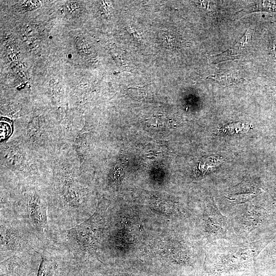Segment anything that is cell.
Segmentation results:
<instances>
[{"instance_id":"6da1fadb","label":"cell","mask_w":276,"mask_h":276,"mask_svg":"<svg viewBox=\"0 0 276 276\" xmlns=\"http://www.w3.org/2000/svg\"><path fill=\"white\" fill-rule=\"evenodd\" d=\"M109 203L100 202L87 219L72 227L51 231L47 247L61 257L72 271H87L102 263Z\"/></svg>"},{"instance_id":"7a4b0ae2","label":"cell","mask_w":276,"mask_h":276,"mask_svg":"<svg viewBox=\"0 0 276 276\" xmlns=\"http://www.w3.org/2000/svg\"><path fill=\"white\" fill-rule=\"evenodd\" d=\"M48 199L39 190L32 189L19 197L2 198L0 213L21 221L47 246L51 234Z\"/></svg>"},{"instance_id":"3957f363","label":"cell","mask_w":276,"mask_h":276,"mask_svg":"<svg viewBox=\"0 0 276 276\" xmlns=\"http://www.w3.org/2000/svg\"><path fill=\"white\" fill-rule=\"evenodd\" d=\"M1 261L25 252L41 253L46 247L21 221L0 213Z\"/></svg>"},{"instance_id":"277c9868","label":"cell","mask_w":276,"mask_h":276,"mask_svg":"<svg viewBox=\"0 0 276 276\" xmlns=\"http://www.w3.org/2000/svg\"><path fill=\"white\" fill-rule=\"evenodd\" d=\"M271 240L261 239L237 247L228 254L221 255L208 276H219L222 273L249 269L252 267L256 258Z\"/></svg>"},{"instance_id":"5b68a950","label":"cell","mask_w":276,"mask_h":276,"mask_svg":"<svg viewBox=\"0 0 276 276\" xmlns=\"http://www.w3.org/2000/svg\"><path fill=\"white\" fill-rule=\"evenodd\" d=\"M41 253H19L1 261V276H29L39 267Z\"/></svg>"},{"instance_id":"8992f818","label":"cell","mask_w":276,"mask_h":276,"mask_svg":"<svg viewBox=\"0 0 276 276\" xmlns=\"http://www.w3.org/2000/svg\"><path fill=\"white\" fill-rule=\"evenodd\" d=\"M71 268L59 255L46 246L41 254L36 276H70Z\"/></svg>"},{"instance_id":"52a82bcc","label":"cell","mask_w":276,"mask_h":276,"mask_svg":"<svg viewBox=\"0 0 276 276\" xmlns=\"http://www.w3.org/2000/svg\"><path fill=\"white\" fill-rule=\"evenodd\" d=\"M203 229L207 238L211 240L224 238L227 231L226 218L213 203L205 211Z\"/></svg>"},{"instance_id":"ba28073f","label":"cell","mask_w":276,"mask_h":276,"mask_svg":"<svg viewBox=\"0 0 276 276\" xmlns=\"http://www.w3.org/2000/svg\"><path fill=\"white\" fill-rule=\"evenodd\" d=\"M251 36L250 29H248L239 40L232 47L224 52L211 57V62L217 63L222 61L237 59L241 56V51L248 43Z\"/></svg>"},{"instance_id":"9c48e42d","label":"cell","mask_w":276,"mask_h":276,"mask_svg":"<svg viewBox=\"0 0 276 276\" xmlns=\"http://www.w3.org/2000/svg\"><path fill=\"white\" fill-rule=\"evenodd\" d=\"M258 190L250 185L241 184L232 190L227 196V199L232 204L244 203L252 198L257 194Z\"/></svg>"},{"instance_id":"30bf717a","label":"cell","mask_w":276,"mask_h":276,"mask_svg":"<svg viewBox=\"0 0 276 276\" xmlns=\"http://www.w3.org/2000/svg\"><path fill=\"white\" fill-rule=\"evenodd\" d=\"M265 214V210L262 208L250 207L243 216L242 226L244 230L250 233L258 227L264 218Z\"/></svg>"},{"instance_id":"8fae6325","label":"cell","mask_w":276,"mask_h":276,"mask_svg":"<svg viewBox=\"0 0 276 276\" xmlns=\"http://www.w3.org/2000/svg\"><path fill=\"white\" fill-rule=\"evenodd\" d=\"M255 11L276 12V1H257L251 6L236 13L239 17Z\"/></svg>"},{"instance_id":"7c38bea8","label":"cell","mask_w":276,"mask_h":276,"mask_svg":"<svg viewBox=\"0 0 276 276\" xmlns=\"http://www.w3.org/2000/svg\"><path fill=\"white\" fill-rule=\"evenodd\" d=\"M208 78L224 84H232L241 80V78L230 74L211 75Z\"/></svg>"},{"instance_id":"4fadbf2b","label":"cell","mask_w":276,"mask_h":276,"mask_svg":"<svg viewBox=\"0 0 276 276\" xmlns=\"http://www.w3.org/2000/svg\"><path fill=\"white\" fill-rule=\"evenodd\" d=\"M270 54L274 61L276 60V37L271 40L270 45Z\"/></svg>"},{"instance_id":"5bb4252c","label":"cell","mask_w":276,"mask_h":276,"mask_svg":"<svg viewBox=\"0 0 276 276\" xmlns=\"http://www.w3.org/2000/svg\"><path fill=\"white\" fill-rule=\"evenodd\" d=\"M108 276H135L129 274H125V273H115L113 274H111Z\"/></svg>"}]
</instances>
